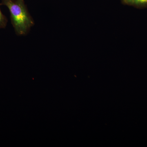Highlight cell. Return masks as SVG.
Segmentation results:
<instances>
[{
	"label": "cell",
	"mask_w": 147,
	"mask_h": 147,
	"mask_svg": "<svg viewBox=\"0 0 147 147\" xmlns=\"http://www.w3.org/2000/svg\"><path fill=\"white\" fill-rule=\"evenodd\" d=\"M7 18L6 17L2 12L0 9V28H5L7 25Z\"/></svg>",
	"instance_id": "3957f363"
},
{
	"label": "cell",
	"mask_w": 147,
	"mask_h": 147,
	"mask_svg": "<svg viewBox=\"0 0 147 147\" xmlns=\"http://www.w3.org/2000/svg\"><path fill=\"white\" fill-rule=\"evenodd\" d=\"M0 5L5 6L8 8L11 24L16 34H27L34 23L24 0H1Z\"/></svg>",
	"instance_id": "6da1fadb"
},
{
	"label": "cell",
	"mask_w": 147,
	"mask_h": 147,
	"mask_svg": "<svg viewBox=\"0 0 147 147\" xmlns=\"http://www.w3.org/2000/svg\"><path fill=\"white\" fill-rule=\"evenodd\" d=\"M124 5L132 6L137 9L147 8V0H121Z\"/></svg>",
	"instance_id": "7a4b0ae2"
}]
</instances>
